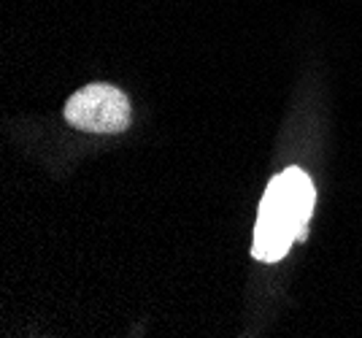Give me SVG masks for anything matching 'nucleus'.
Returning <instances> with one entry per match:
<instances>
[{
	"label": "nucleus",
	"instance_id": "nucleus-1",
	"mask_svg": "<svg viewBox=\"0 0 362 338\" xmlns=\"http://www.w3.org/2000/svg\"><path fill=\"white\" fill-rule=\"evenodd\" d=\"M317 190L311 176L298 165H289L268 182L257 211L252 255L259 262H279L287 257L295 241H305L314 214Z\"/></svg>",
	"mask_w": 362,
	"mask_h": 338
},
{
	"label": "nucleus",
	"instance_id": "nucleus-2",
	"mask_svg": "<svg viewBox=\"0 0 362 338\" xmlns=\"http://www.w3.org/2000/svg\"><path fill=\"white\" fill-rule=\"evenodd\" d=\"M130 100L111 84H87L65 103V122L81 133H124L130 127Z\"/></svg>",
	"mask_w": 362,
	"mask_h": 338
}]
</instances>
